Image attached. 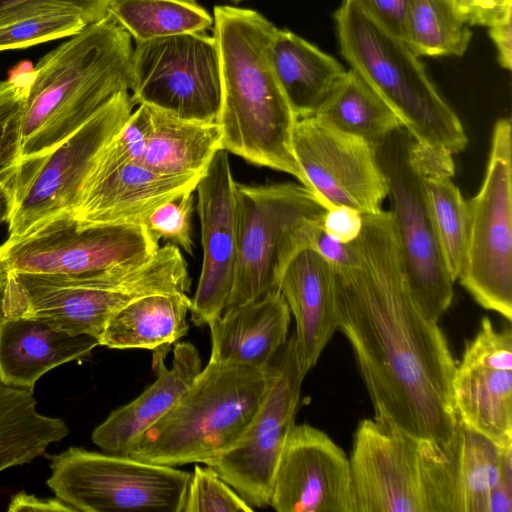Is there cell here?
Listing matches in <instances>:
<instances>
[{
    "instance_id": "1",
    "label": "cell",
    "mask_w": 512,
    "mask_h": 512,
    "mask_svg": "<svg viewBox=\"0 0 512 512\" xmlns=\"http://www.w3.org/2000/svg\"><path fill=\"white\" fill-rule=\"evenodd\" d=\"M357 260L335 270L338 331L348 340L374 420L388 429L454 447L456 362L438 322L410 289L390 211L363 214Z\"/></svg>"
},
{
    "instance_id": "2",
    "label": "cell",
    "mask_w": 512,
    "mask_h": 512,
    "mask_svg": "<svg viewBox=\"0 0 512 512\" xmlns=\"http://www.w3.org/2000/svg\"><path fill=\"white\" fill-rule=\"evenodd\" d=\"M277 28L251 9L218 5L213 14L222 101L221 149L248 163L289 174L305 186L293 149L297 117L275 74L271 46Z\"/></svg>"
},
{
    "instance_id": "3",
    "label": "cell",
    "mask_w": 512,
    "mask_h": 512,
    "mask_svg": "<svg viewBox=\"0 0 512 512\" xmlns=\"http://www.w3.org/2000/svg\"><path fill=\"white\" fill-rule=\"evenodd\" d=\"M132 42L107 14L45 54L32 69L19 124V160L56 150L114 95L131 87Z\"/></svg>"
},
{
    "instance_id": "4",
    "label": "cell",
    "mask_w": 512,
    "mask_h": 512,
    "mask_svg": "<svg viewBox=\"0 0 512 512\" xmlns=\"http://www.w3.org/2000/svg\"><path fill=\"white\" fill-rule=\"evenodd\" d=\"M265 368L209 358L172 408L145 430L125 455L166 466L203 463L242 437L271 385Z\"/></svg>"
},
{
    "instance_id": "5",
    "label": "cell",
    "mask_w": 512,
    "mask_h": 512,
    "mask_svg": "<svg viewBox=\"0 0 512 512\" xmlns=\"http://www.w3.org/2000/svg\"><path fill=\"white\" fill-rule=\"evenodd\" d=\"M188 265L173 244L135 267L97 274H5L0 315L35 317L97 339L110 318L134 300L155 293H188Z\"/></svg>"
},
{
    "instance_id": "6",
    "label": "cell",
    "mask_w": 512,
    "mask_h": 512,
    "mask_svg": "<svg viewBox=\"0 0 512 512\" xmlns=\"http://www.w3.org/2000/svg\"><path fill=\"white\" fill-rule=\"evenodd\" d=\"M334 19L342 56L411 137L453 155L464 151L468 138L461 120L410 47L350 0H342Z\"/></svg>"
},
{
    "instance_id": "7",
    "label": "cell",
    "mask_w": 512,
    "mask_h": 512,
    "mask_svg": "<svg viewBox=\"0 0 512 512\" xmlns=\"http://www.w3.org/2000/svg\"><path fill=\"white\" fill-rule=\"evenodd\" d=\"M349 462L356 512H458L455 444L446 451L365 418Z\"/></svg>"
},
{
    "instance_id": "8",
    "label": "cell",
    "mask_w": 512,
    "mask_h": 512,
    "mask_svg": "<svg viewBox=\"0 0 512 512\" xmlns=\"http://www.w3.org/2000/svg\"><path fill=\"white\" fill-rule=\"evenodd\" d=\"M238 256L227 307L278 291L287 265L309 247L326 211L301 183L248 185L236 182Z\"/></svg>"
},
{
    "instance_id": "9",
    "label": "cell",
    "mask_w": 512,
    "mask_h": 512,
    "mask_svg": "<svg viewBox=\"0 0 512 512\" xmlns=\"http://www.w3.org/2000/svg\"><path fill=\"white\" fill-rule=\"evenodd\" d=\"M47 485L74 512H181L191 473L79 447L52 455Z\"/></svg>"
},
{
    "instance_id": "10",
    "label": "cell",
    "mask_w": 512,
    "mask_h": 512,
    "mask_svg": "<svg viewBox=\"0 0 512 512\" xmlns=\"http://www.w3.org/2000/svg\"><path fill=\"white\" fill-rule=\"evenodd\" d=\"M159 248L145 225L85 224L65 212L6 240L0 262L6 272L97 274L141 265Z\"/></svg>"
},
{
    "instance_id": "11",
    "label": "cell",
    "mask_w": 512,
    "mask_h": 512,
    "mask_svg": "<svg viewBox=\"0 0 512 512\" xmlns=\"http://www.w3.org/2000/svg\"><path fill=\"white\" fill-rule=\"evenodd\" d=\"M413 138L399 127L375 147L392 202V220L410 289L422 311L438 322L451 306L454 283L438 242L424 175Z\"/></svg>"
},
{
    "instance_id": "12",
    "label": "cell",
    "mask_w": 512,
    "mask_h": 512,
    "mask_svg": "<svg viewBox=\"0 0 512 512\" xmlns=\"http://www.w3.org/2000/svg\"><path fill=\"white\" fill-rule=\"evenodd\" d=\"M466 264L457 281L486 310L512 320V125L493 127L485 175L467 201Z\"/></svg>"
},
{
    "instance_id": "13",
    "label": "cell",
    "mask_w": 512,
    "mask_h": 512,
    "mask_svg": "<svg viewBox=\"0 0 512 512\" xmlns=\"http://www.w3.org/2000/svg\"><path fill=\"white\" fill-rule=\"evenodd\" d=\"M133 106L128 91L117 93L52 153L19 164L12 179L6 240L73 211L96 155L122 128Z\"/></svg>"
},
{
    "instance_id": "14",
    "label": "cell",
    "mask_w": 512,
    "mask_h": 512,
    "mask_svg": "<svg viewBox=\"0 0 512 512\" xmlns=\"http://www.w3.org/2000/svg\"><path fill=\"white\" fill-rule=\"evenodd\" d=\"M130 90L134 105L186 120L216 122L222 79L215 38L194 32L137 42Z\"/></svg>"
},
{
    "instance_id": "15",
    "label": "cell",
    "mask_w": 512,
    "mask_h": 512,
    "mask_svg": "<svg viewBox=\"0 0 512 512\" xmlns=\"http://www.w3.org/2000/svg\"><path fill=\"white\" fill-rule=\"evenodd\" d=\"M266 396L239 441L205 465L214 468L251 507L269 506L276 467L295 416L304 376L290 336L272 360Z\"/></svg>"
},
{
    "instance_id": "16",
    "label": "cell",
    "mask_w": 512,
    "mask_h": 512,
    "mask_svg": "<svg viewBox=\"0 0 512 512\" xmlns=\"http://www.w3.org/2000/svg\"><path fill=\"white\" fill-rule=\"evenodd\" d=\"M293 149L305 187L326 209L346 205L363 214L382 210L388 186L372 145L313 115L297 119Z\"/></svg>"
},
{
    "instance_id": "17",
    "label": "cell",
    "mask_w": 512,
    "mask_h": 512,
    "mask_svg": "<svg viewBox=\"0 0 512 512\" xmlns=\"http://www.w3.org/2000/svg\"><path fill=\"white\" fill-rule=\"evenodd\" d=\"M458 420L496 445H512V330L483 317L452 379Z\"/></svg>"
},
{
    "instance_id": "18",
    "label": "cell",
    "mask_w": 512,
    "mask_h": 512,
    "mask_svg": "<svg viewBox=\"0 0 512 512\" xmlns=\"http://www.w3.org/2000/svg\"><path fill=\"white\" fill-rule=\"evenodd\" d=\"M269 506L277 512H356L349 457L322 430L295 424L276 467Z\"/></svg>"
},
{
    "instance_id": "19",
    "label": "cell",
    "mask_w": 512,
    "mask_h": 512,
    "mask_svg": "<svg viewBox=\"0 0 512 512\" xmlns=\"http://www.w3.org/2000/svg\"><path fill=\"white\" fill-rule=\"evenodd\" d=\"M228 152L214 156L196 187L202 266L191 299V321L208 325L228 305L238 256V218L235 186Z\"/></svg>"
},
{
    "instance_id": "20",
    "label": "cell",
    "mask_w": 512,
    "mask_h": 512,
    "mask_svg": "<svg viewBox=\"0 0 512 512\" xmlns=\"http://www.w3.org/2000/svg\"><path fill=\"white\" fill-rule=\"evenodd\" d=\"M201 177L160 173L133 162L85 185L72 213L85 224L144 225L165 202L195 192Z\"/></svg>"
},
{
    "instance_id": "21",
    "label": "cell",
    "mask_w": 512,
    "mask_h": 512,
    "mask_svg": "<svg viewBox=\"0 0 512 512\" xmlns=\"http://www.w3.org/2000/svg\"><path fill=\"white\" fill-rule=\"evenodd\" d=\"M278 291L295 320L298 361L305 377L338 331L335 270L316 251L303 249L287 265Z\"/></svg>"
},
{
    "instance_id": "22",
    "label": "cell",
    "mask_w": 512,
    "mask_h": 512,
    "mask_svg": "<svg viewBox=\"0 0 512 512\" xmlns=\"http://www.w3.org/2000/svg\"><path fill=\"white\" fill-rule=\"evenodd\" d=\"M170 347L152 350L155 381L138 397L112 411L92 432L91 439L103 452L125 455L133 442L177 402L202 369L196 347L176 342L170 368L165 357Z\"/></svg>"
},
{
    "instance_id": "23",
    "label": "cell",
    "mask_w": 512,
    "mask_h": 512,
    "mask_svg": "<svg viewBox=\"0 0 512 512\" xmlns=\"http://www.w3.org/2000/svg\"><path fill=\"white\" fill-rule=\"evenodd\" d=\"M98 339L35 317L0 315V381L32 389L57 366L88 355Z\"/></svg>"
},
{
    "instance_id": "24",
    "label": "cell",
    "mask_w": 512,
    "mask_h": 512,
    "mask_svg": "<svg viewBox=\"0 0 512 512\" xmlns=\"http://www.w3.org/2000/svg\"><path fill=\"white\" fill-rule=\"evenodd\" d=\"M289 307L279 291L226 307L209 324L210 357L218 362L267 367L287 341Z\"/></svg>"
},
{
    "instance_id": "25",
    "label": "cell",
    "mask_w": 512,
    "mask_h": 512,
    "mask_svg": "<svg viewBox=\"0 0 512 512\" xmlns=\"http://www.w3.org/2000/svg\"><path fill=\"white\" fill-rule=\"evenodd\" d=\"M412 153L425 180L433 224L445 264L456 282L462 274L467 255L468 204L453 182V154L412 142Z\"/></svg>"
},
{
    "instance_id": "26",
    "label": "cell",
    "mask_w": 512,
    "mask_h": 512,
    "mask_svg": "<svg viewBox=\"0 0 512 512\" xmlns=\"http://www.w3.org/2000/svg\"><path fill=\"white\" fill-rule=\"evenodd\" d=\"M271 59L297 118L313 116L347 72L335 58L287 29L277 28Z\"/></svg>"
},
{
    "instance_id": "27",
    "label": "cell",
    "mask_w": 512,
    "mask_h": 512,
    "mask_svg": "<svg viewBox=\"0 0 512 512\" xmlns=\"http://www.w3.org/2000/svg\"><path fill=\"white\" fill-rule=\"evenodd\" d=\"M187 293H155L143 296L113 315L98 338L112 349L170 347L188 332Z\"/></svg>"
},
{
    "instance_id": "28",
    "label": "cell",
    "mask_w": 512,
    "mask_h": 512,
    "mask_svg": "<svg viewBox=\"0 0 512 512\" xmlns=\"http://www.w3.org/2000/svg\"><path fill=\"white\" fill-rule=\"evenodd\" d=\"M149 109L151 130L139 162L160 173L203 176L221 150L217 123L186 120Z\"/></svg>"
},
{
    "instance_id": "29",
    "label": "cell",
    "mask_w": 512,
    "mask_h": 512,
    "mask_svg": "<svg viewBox=\"0 0 512 512\" xmlns=\"http://www.w3.org/2000/svg\"><path fill=\"white\" fill-rule=\"evenodd\" d=\"M36 406L32 389L0 381V472L33 461L68 435L63 419L45 416Z\"/></svg>"
},
{
    "instance_id": "30",
    "label": "cell",
    "mask_w": 512,
    "mask_h": 512,
    "mask_svg": "<svg viewBox=\"0 0 512 512\" xmlns=\"http://www.w3.org/2000/svg\"><path fill=\"white\" fill-rule=\"evenodd\" d=\"M314 115L374 148L402 127L392 109L352 69L347 70Z\"/></svg>"
},
{
    "instance_id": "31",
    "label": "cell",
    "mask_w": 512,
    "mask_h": 512,
    "mask_svg": "<svg viewBox=\"0 0 512 512\" xmlns=\"http://www.w3.org/2000/svg\"><path fill=\"white\" fill-rule=\"evenodd\" d=\"M107 13L136 43L213 27L202 6L182 0H110Z\"/></svg>"
},
{
    "instance_id": "32",
    "label": "cell",
    "mask_w": 512,
    "mask_h": 512,
    "mask_svg": "<svg viewBox=\"0 0 512 512\" xmlns=\"http://www.w3.org/2000/svg\"><path fill=\"white\" fill-rule=\"evenodd\" d=\"M471 38L450 0H410L403 41L418 57H460Z\"/></svg>"
},
{
    "instance_id": "33",
    "label": "cell",
    "mask_w": 512,
    "mask_h": 512,
    "mask_svg": "<svg viewBox=\"0 0 512 512\" xmlns=\"http://www.w3.org/2000/svg\"><path fill=\"white\" fill-rule=\"evenodd\" d=\"M502 448L458 420L455 443L458 512H487Z\"/></svg>"
},
{
    "instance_id": "34",
    "label": "cell",
    "mask_w": 512,
    "mask_h": 512,
    "mask_svg": "<svg viewBox=\"0 0 512 512\" xmlns=\"http://www.w3.org/2000/svg\"><path fill=\"white\" fill-rule=\"evenodd\" d=\"M150 130V109L147 105L141 104L131 113L122 128L98 152L83 187L118 167L139 162L144 153Z\"/></svg>"
},
{
    "instance_id": "35",
    "label": "cell",
    "mask_w": 512,
    "mask_h": 512,
    "mask_svg": "<svg viewBox=\"0 0 512 512\" xmlns=\"http://www.w3.org/2000/svg\"><path fill=\"white\" fill-rule=\"evenodd\" d=\"M89 25L80 15L52 13L38 15L0 27V51L30 46L73 36Z\"/></svg>"
},
{
    "instance_id": "36",
    "label": "cell",
    "mask_w": 512,
    "mask_h": 512,
    "mask_svg": "<svg viewBox=\"0 0 512 512\" xmlns=\"http://www.w3.org/2000/svg\"><path fill=\"white\" fill-rule=\"evenodd\" d=\"M252 512L251 507L211 466L195 465L181 512Z\"/></svg>"
},
{
    "instance_id": "37",
    "label": "cell",
    "mask_w": 512,
    "mask_h": 512,
    "mask_svg": "<svg viewBox=\"0 0 512 512\" xmlns=\"http://www.w3.org/2000/svg\"><path fill=\"white\" fill-rule=\"evenodd\" d=\"M26 87L0 81V183L11 180L19 167V124Z\"/></svg>"
},
{
    "instance_id": "38",
    "label": "cell",
    "mask_w": 512,
    "mask_h": 512,
    "mask_svg": "<svg viewBox=\"0 0 512 512\" xmlns=\"http://www.w3.org/2000/svg\"><path fill=\"white\" fill-rule=\"evenodd\" d=\"M195 199V192H187L170 199L156 208L144 225L159 242L168 241L192 255V216Z\"/></svg>"
},
{
    "instance_id": "39",
    "label": "cell",
    "mask_w": 512,
    "mask_h": 512,
    "mask_svg": "<svg viewBox=\"0 0 512 512\" xmlns=\"http://www.w3.org/2000/svg\"><path fill=\"white\" fill-rule=\"evenodd\" d=\"M110 0H0V27L52 13L80 15L88 24L103 19Z\"/></svg>"
},
{
    "instance_id": "40",
    "label": "cell",
    "mask_w": 512,
    "mask_h": 512,
    "mask_svg": "<svg viewBox=\"0 0 512 512\" xmlns=\"http://www.w3.org/2000/svg\"><path fill=\"white\" fill-rule=\"evenodd\" d=\"M379 26L403 40L410 0H350Z\"/></svg>"
},
{
    "instance_id": "41",
    "label": "cell",
    "mask_w": 512,
    "mask_h": 512,
    "mask_svg": "<svg viewBox=\"0 0 512 512\" xmlns=\"http://www.w3.org/2000/svg\"><path fill=\"white\" fill-rule=\"evenodd\" d=\"M363 213L346 205H336L326 209L321 227L330 237L341 243L354 242L362 232Z\"/></svg>"
},
{
    "instance_id": "42",
    "label": "cell",
    "mask_w": 512,
    "mask_h": 512,
    "mask_svg": "<svg viewBox=\"0 0 512 512\" xmlns=\"http://www.w3.org/2000/svg\"><path fill=\"white\" fill-rule=\"evenodd\" d=\"M467 25L491 26L512 14V0H450Z\"/></svg>"
},
{
    "instance_id": "43",
    "label": "cell",
    "mask_w": 512,
    "mask_h": 512,
    "mask_svg": "<svg viewBox=\"0 0 512 512\" xmlns=\"http://www.w3.org/2000/svg\"><path fill=\"white\" fill-rule=\"evenodd\" d=\"M308 248L316 251L334 269L349 267L357 260L354 243L345 244L330 237L323 231L321 221L315 226L311 234Z\"/></svg>"
},
{
    "instance_id": "44",
    "label": "cell",
    "mask_w": 512,
    "mask_h": 512,
    "mask_svg": "<svg viewBox=\"0 0 512 512\" xmlns=\"http://www.w3.org/2000/svg\"><path fill=\"white\" fill-rule=\"evenodd\" d=\"M487 512H512V445L502 448L499 473L489 495Z\"/></svg>"
},
{
    "instance_id": "45",
    "label": "cell",
    "mask_w": 512,
    "mask_h": 512,
    "mask_svg": "<svg viewBox=\"0 0 512 512\" xmlns=\"http://www.w3.org/2000/svg\"><path fill=\"white\" fill-rule=\"evenodd\" d=\"M489 28V36L493 41L497 53L498 62L504 69L512 68V14L492 24Z\"/></svg>"
},
{
    "instance_id": "46",
    "label": "cell",
    "mask_w": 512,
    "mask_h": 512,
    "mask_svg": "<svg viewBox=\"0 0 512 512\" xmlns=\"http://www.w3.org/2000/svg\"><path fill=\"white\" fill-rule=\"evenodd\" d=\"M8 511H53L74 512L63 501L55 498H42L21 491L11 498Z\"/></svg>"
},
{
    "instance_id": "47",
    "label": "cell",
    "mask_w": 512,
    "mask_h": 512,
    "mask_svg": "<svg viewBox=\"0 0 512 512\" xmlns=\"http://www.w3.org/2000/svg\"><path fill=\"white\" fill-rule=\"evenodd\" d=\"M12 179L0 183V224L7 223L9 218L12 206Z\"/></svg>"
},
{
    "instance_id": "48",
    "label": "cell",
    "mask_w": 512,
    "mask_h": 512,
    "mask_svg": "<svg viewBox=\"0 0 512 512\" xmlns=\"http://www.w3.org/2000/svg\"><path fill=\"white\" fill-rule=\"evenodd\" d=\"M5 274H6V271L0 262V298H1V292H2V288H3V284H4Z\"/></svg>"
},
{
    "instance_id": "49",
    "label": "cell",
    "mask_w": 512,
    "mask_h": 512,
    "mask_svg": "<svg viewBox=\"0 0 512 512\" xmlns=\"http://www.w3.org/2000/svg\"><path fill=\"white\" fill-rule=\"evenodd\" d=\"M182 1L190 2V3H196V0H182Z\"/></svg>"
},
{
    "instance_id": "50",
    "label": "cell",
    "mask_w": 512,
    "mask_h": 512,
    "mask_svg": "<svg viewBox=\"0 0 512 512\" xmlns=\"http://www.w3.org/2000/svg\"><path fill=\"white\" fill-rule=\"evenodd\" d=\"M229 1H232V2H236V3H237V2H240V1H242V0H229Z\"/></svg>"
}]
</instances>
